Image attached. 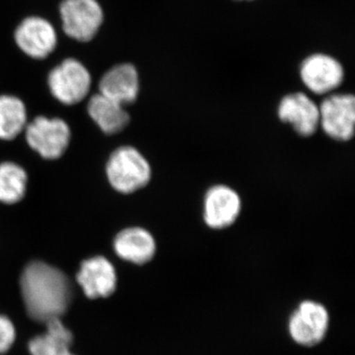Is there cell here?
Wrapping results in <instances>:
<instances>
[{"instance_id":"1","label":"cell","mask_w":355,"mask_h":355,"mask_svg":"<svg viewBox=\"0 0 355 355\" xmlns=\"http://www.w3.org/2000/svg\"><path fill=\"white\" fill-rule=\"evenodd\" d=\"M20 286L26 310L35 321L46 323L69 309L71 286L67 275L55 266L33 261L21 275Z\"/></svg>"},{"instance_id":"2","label":"cell","mask_w":355,"mask_h":355,"mask_svg":"<svg viewBox=\"0 0 355 355\" xmlns=\"http://www.w3.org/2000/svg\"><path fill=\"white\" fill-rule=\"evenodd\" d=\"M107 176L114 190L121 193H132L150 182L151 167L135 147L123 146L110 157Z\"/></svg>"},{"instance_id":"3","label":"cell","mask_w":355,"mask_h":355,"mask_svg":"<svg viewBox=\"0 0 355 355\" xmlns=\"http://www.w3.org/2000/svg\"><path fill=\"white\" fill-rule=\"evenodd\" d=\"M60 14L65 34L78 42L94 38L104 21V12L97 0H64Z\"/></svg>"},{"instance_id":"4","label":"cell","mask_w":355,"mask_h":355,"mask_svg":"<svg viewBox=\"0 0 355 355\" xmlns=\"http://www.w3.org/2000/svg\"><path fill=\"white\" fill-rule=\"evenodd\" d=\"M91 81L88 69L74 58L64 60L48 77L51 94L65 105L83 101L90 91Z\"/></svg>"},{"instance_id":"5","label":"cell","mask_w":355,"mask_h":355,"mask_svg":"<svg viewBox=\"0 0 355 355\" xmlns=\"http://www.w3.org/2000/svg\"><path fill=\"white\" fill-rule=\"evenodd\" d=\"M320 128L330 139L347 142L354 135L355 98L352 94H333L319 106Z\"/></svg>"},{"instance_id":"6","label":"cell","mask_w":355,"mask_h":355,"mask_svg":"<svg viewBox=\"0 0 355 355\" xmlns=\"http://www.w3.org/2000/svg\"><path fill=\"white\" fill-rule=\"evenodd\" d=\"M70 130L60 119L38 116L26 128L28 144L44 159H58L67 150Z\"/></svg>"},{"instance_id":"7","label":"cell","mask_w":355,"mask_h":355,"mask_svg":"<svg viewBox=\"0 0 355 355\" xmlns=\"http://www.w3.org/2000/svg\"><path fill=\"white\" fill-rule=\"evenodd\" d=\"M329 313L320 303L303 301L289 320L292 340L303 347H314L321 343L328 331Z\"/></svg>"},{"instance_id":"8","label":"cell","mask_w":355,"mask_h":355,"mask_svg":"<svg viewBox=\"0 0 355 355\" xmlns=\"http://www.w3.org/2000/svg\"><path fill=\"white\" fill-rule=\"evenodd\" d=\"M241 210L239 193L226 184H216L205 193L202 216L207 227L214 230L230 227L237 221Z\"/></svg>"},{"instance_id":"9","label":"cell","mask_w":355,"mask_h":355,"mask_svg":"<svg viewBox=\"0 0 355 355\" xmlns=\"http://www.w3.org/2000/svg\"><path fill=\"white\" fill-rule=\"evenodd\" d=\"M18 48L35 60L48 58L57 48L58 35L53 26L38 16L26 18L14 34Z\"/></svg>"},{"instance_id":"10","label":"cell","mask_w":355,"mask_h":355,"mask_svg":"<svg viewBox=\"0 0 355 355\" xmlns=\"http://www.w3.org/2000/svg\"><path fill=\"white\" fill-rule=\"evenodd\" d=\"M301 80L311 92L329 94L343 83L345 70L335 58L315 53L303 60L300 67Z\"/></svg>"},{"instance_id":"11","label":"cell","mask_w":355,"mask_h":355,"mask_svg":"<svg viewBox=\"0 0 355 355\" xmlns=\"http://www.w3.org/2000/svg\"><path fill=\"white\" fill-rule=\"evenodd\" d=\"M277 114L282 123H289L300 137H312L320 128L319 106L302 92L284 96Z\"/></svg>"},{"instance_id":"12","label":"cell","mask_w":355,"mask_h":355,"mask_svg":"<svg viewBox=\"0 0 355 355\" xmlns=\"http://www.w3.org/2000/svg\"><path fill=\"white\" fill-rule=\"evenodd\" d=\"M76 279L83 287L84 294L90 299L112 295L116 291L118 282L114 266L103 257L84 261Z\"/></svg>"},{"instance_id":"13","label":"cell","mask_w":355,"mask_h":355,"mask_svg":"<svg viewBox=\"0 0 355 355\" xmlns=\"http://www.w3.org/2000/svg\"><path fill=\"white\" fill-rule=\"evenodd\" d=\"M100 94L121 105L132 104L139 92V76L130 64H118L103 76L99 83Z\"/></svg>"},{"instance_id":"14","label":"cell","mask_w":355,"mask_h":355,"mask_svg":"<svg viewBox=\"0 0 355 355\" xmlns=\"http://www.w3.org/2000/svg\"><path fill=\"white\" fill-rule=\"evenodd\" d=\"M114 249L123 260L135 265H144L155 256L156 242L146 229L127 228L116 235Z\"/></svg>"},{"instance_id":"15","label":"cell","mask_w":355,"mask_h":355,"mask_svg":"<svg viewBox=\"0 0 355 355\" xmlns=\"http://www.w3.org/2000/svg\"><path fill=\"white\" fill-rule=\"evenodd\" d=\"M88 113L107 135H114L127 128L130 114L120 103L106 96L96 94L89 100Z\"/></svg>"},{"instance_id":"16","label":"cell","mask_w":355,"mask_h":355,"mask_svg":"<svg viewBox=\"0 0 355 355\" xmlns=\"http://www.w3.org/2000/svg\"><path fill=\"white\" fill-rule=\"evenodd\" d=\"M46 333L32 338L29 343L31 355H74L70 352L73 342L72 333L55 318L46 322Z\"/></svg>"},{"instance_id":"17","label":"cell","mask_w":355,"mask_h":355,"mask_svg":"<svg viewBox=\"0 0 355 355\" xmlns=\"http://www.w3.org/2000/svg\"><path fill=\"white\" fill-rule=\"evenodd\" d=\"M26 121L24 103L14 96H0V139H15L24 130Z\"/></svg>"},{"instance_id":"18","label":"cell","mask_w":355,"mask_h":355,"mask_svg":"<svg viewBox=\"0 0 355 355\" xmlns=\"http://www.w3.org/2000/svg\"><path fill=\"white\" fill-rule=\"evenodd\" d=\"M27 186V174L19 165L0 164V202L13 205L22 200Z\"/></svg>"},{"instance_id":"19","label":"cell","mask_w":355,"mask_h":355,"mask_svg":"<svg viewBox=\"0 0 355 355\" xmlns=\"http://www.w3.org/2000/svg\"><path fill=\"white\" fill-rule=\"evenodd\" d=\"M16 340L15 327L11 320L0 315V354H6Z\"/></svg>"}]
</instances>
